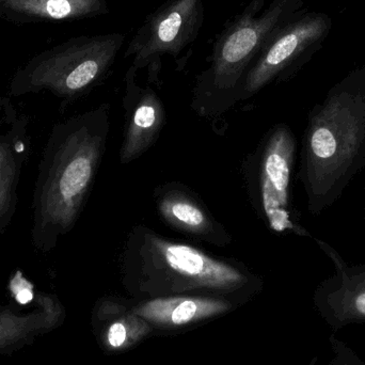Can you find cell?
<instances>
[{
    "label": "cell",
    "mask_w": 365,
    "mask_h": 365,
    "mask_svg": "<svg viewBox=\"0 0 365 365\" xmlns=\"http://www.w3.org/2000/svg\"><path fill=\"white\" fill-rule=\"evenodd\" d=\"M110 106L53 124L38 167L30 236L36 250L51 252L74 229L106 152Z\"/></svg>",
    "instance_id": "6da1fadb"
},
{
    "label": "cell",
    "mask_w": 365,
    "mask_h": 365,
    "mask_svg": "<svg viewBox=\"0 0 365 365\" xmlns=\"http://www.w3.org/2000/svg\"><path fill=\"white\" fill-rule=\"evenodd\" d=\"M265 0H252L217 38L210 66L197 77L191 107L218 117L240 102L242 81L266 43L285 25L294 0H274L257 16Z\"/></svg>",
    "instance_id": "7a4b0ae2"
},
{
    "label": "cell",
    "mask_w": 365,
    "mask_h": 365,
    "mask_svg": "<svg viewBox=\"0 0 365 365\" xmlns=\"http://www.w3.org/2000/svg\"><path fill=\"white\" fill-rule=\"evenodd\" d=\"M121 262L128 276L173 291L193 287L236 291L252 282L242 264L165 237L143 225H135L128 234Z\"/></svg>",
    "instance_id": "3957f363"
},
{
    "label": "cell",
    "mask_w": 365,
    "mask_h": 365,
    "mask_svg": "<svg viewBox=\"0 0 365 365\" xmlns=\"http://www.w3.org/2000/svg\"><path fill=\"white\" fill-rule=\"evenodd\" d=\"M124 40L122 34L78 36L47 49L16 71L9 96L49 92L64 102L76 100L106 75Z\"/></svg>",
    "instance_id": "277c9868"
},
{
    "label": "cell",
    "mask_w": 365,
    "mask_h": 365,
    "mask_svg": "<svg viewBox=\"0 0 365 365\" xmlns=\"http://www.w3.org/2000/svg\"><path fill=\"white\" fill-rule=\"evenodd\" d=\"M294 143L284 128H274L245 158L242 177L251 207L276 233L295 231L289 210Z\"/></svg>",
    "instance_id": "5b68a950"
},
{
    "label": "cell",
    "mask_w": 365,
    "mask_h": 365,
    "mask_svg": "<svg viewBox=\"0 0 365 365\" xmlns=\"http://www.w3.org/2000/svg\"><path fill=\"white\" fill-rule=\"evenodd\" d=\"M203 0H168L149 15L126 48L137 71L156 63L163 55L175 57L199 34Z\"/></svg>",
    "instance_id": "8992f818"
},
{
    "label": "cell",
    "mask_w": 365,
    "mask_h": 365,
    "mask_svg": "<svg viewBox=\"0 0 365 365\" xmlns=\"http://www.w3.org/2000/svg\"><path fill=\"white\" fill-rule=\"evenodd\" d=\"M31 147L29 115L19 110L10 98H0V237L16 212L19 184Z\"/></svg>",
    "instance_id": "52a82bcc"
},
{
    "label": "cell",
    "mask_w": 365,
    "mask_h": 365,
    "mask_svg": "<svg viewBox=\"0 0 365 365\" xmlns=\"http://www.w3.org/2000/svg\"><path fill=\"white\" fill-rule=\"evenodd\" d=\"M327 28L322 16H308L282 26L266 43L247 73L240 101L248 100L263 89L302 51L319 40Z\"/></svg>",
    "instance_id": "ba28073f"
},
{
    "label": "cell",
    "mask_w": 365,
    "mask_h": 365,
    "mask_svg": "<svg viewBox=\"0 0 365 365\" xmlns=\"http://www.w3.org/2000/svg\"><path fill=\"white\" fill-rule=\"evenodd\" d=\"M153 199L160 218L171 229L221 248L233 242L227 227L217 221L197 193L182 182L160 185L154 190Z\"/></svg>",
    "instance_id": "9c48e42d"
},
{
    "label": "cell",
    "mask_w": 365,
    "mask_h": 365,
    "mask_svg": "<svg viewBox=\"0 0 365 365\" xmlns=\"http://www.w3.org/2000/svg\"><path fill=\"white\" fill-rule=\"evenodd\" d=\"M136 76V68L130 66L125 75L123 98L125 128L120 148L121 165L130 164L149 151L166 124L164 103L152 88L139 86Z\"/></svg>",
    "instance_id": "30bf717a"
},
{
    "label": "cell",
    "mask_w": 365,
    "mask_h": 365,
    "mask_svg": "<svg viewBox=\"0 0 365 365\" xmlns=\"http://www.w3.org/2000/svg\"><path fill=\"white\" fill-rule=\"evenodd\" d=\"M106 13V0H0V19L14 24L76 21Z\"/></svg>",
    "instance_id": "8fae6325"
},
{
    "label": "cell",
    "mask_w": 365,
    "mask_h": 365,
    "mask_svg": "<svg viewBox=\"0 0 365 365\" xmlns=\"http://www.w3.org/2000/svg\"><path fill=\"white\" fill-rule=\"evenodd\" d=\"M227 309V304L219 300L202 297L158 298L139 309L145 319L160 323L182 325L192 319L210 317Z\"/></svg>",
    "instance_id": "7c38bea8"
},
{
    "label": "cell",
    "mask_w": 365,
    "mask_h": 365,
    "mask_svg": "<svg viewBox=\"0 0 365 365\" xmlns=\"http://www.w3.org/2000/svg\"><path fill=\"white\" fill-rule=\"evenodd\" d=\"M311 151L321 160H327L336 154V140L327 128H317L311 136Z\"/></svg>",
    "instance_id": "4fadbf2b"
},
{
    "label": "cell",
    "mask_w": 365,
    "mask_h": 365,
    "mask_svg": "<svg viewBox=\"0 0 365 365\" xmlns=\"http://www.w3.org/2000/svg\"><path fill=\"white\" fill-rule=\"evenodd\" d=\"M126 329L122 324H113L109 329V344L113 347H120L125 342Z\"/></svg>",
    "instance_id": "5bb4252c"
},
{
    "label": "cell",
    "mask_w": 365,
    "mask_h": 365,
    "mask_svg": "<svg viewBox=\"0 0 365 365\" xmlns=\"http://www.w3.org/2000/svg\"><path fill=\"white\" fill-rule=\"evenodd\" d=\"M354 309L358 314L365 317V292L359 294L354 300Z\"/></svg>",
    "instance_id": "9a60e30c"
},
{
    "label": "cell",
    "mask_w": 365,
    "mask_h": 365,
    "mask_svg": "<svg viewBox=\"0 0 365 365\" xmlns=\"http://www.w3.org/2000/svg\"><path fill=\"white\" fill-rule=\"evenodd\" d=\"M17 300H19V302H21V304H28V302L32 300L31 292L28 291V289H24V291L19 292V293L17 294Z\"/></svg>",
    "instance_id": "2e32d148"
}]
</instances>
